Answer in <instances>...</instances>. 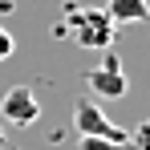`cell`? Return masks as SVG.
Wrapping results in <instances>:
<instances>
[{
    "label": "cell",
    "instance_id": "1",
    "mask_svg": "<svg viewBox=\"0 0 150 150\" xmlns=\"http://www.w3.org/2000/svg\"><path fill=\"white\" fill-rule=\"evenodd\" d=\"M65 33L81 49H110L114 45V21L105 16V8H77V12H69Z\"/></svg>",
    "mask_w": 150,
    "mask_h": 150
},
{
    "label": "cell",
    "instance_id": "2",
    "mask_svg": "<svg viewBox=\"0 0 150 150\" xmlns=\"http://www.w3.org/2000/svg\"><path fill=\"white\" fill-rule=\"evenodd\" d=\"M73 126H77L81 138H110V142L130 146V134H126L122 126H114L110 118H105V110L93 105L89 98H77V101H73Z\"/></svg>",
    "mask_w": 150,
    "mask_h": 150
},
{
    "label": "cell",
    "instance_id": "3",
    "mask_svg": "<svg viewBox=\"0 0 150 150\" xmlns=\"http://www.w3.org/2000/svg\"><path fill=\"white\" fill-rule=\"evenodd\" d=\"M85 85H89L98 98H105V101H118V98L130 93V77L122 73V65H118V57H114V53H110L101 65H93V69L85 73Z\"/></svg>",
    "mask_w": 150,
    "mask_h": 150
},
{
    "label": "cell",
    "instance_id": "4",
    "mask_svg": "<svg viewBox=\"0 0 150 150\" xmlns=\"http://www.w3.org/2000/svg\"><path fill=\"white\" fill-rule=\"evenodd\" d=\"M0 118L12 126H33L37 118H41V101H37V93L28 89V85H12L4 98H0Z\"/></svg>",
    "mask_w": 150,
    "mask_h": 150
},
{
    "label": "cell",
    "instance_id": "5",
    "mask_svg": "<svg viewBox=\"0 0 150 150\" xmlns=\"http://www.w3.org/2000/svg\"><path fill=\"white\" fill-rule=\"evenodd\" d=\"M105 16L114 21V28L118 25H142L150 16V4L146 0H110L105 4Z\"/></svg>",
    "mask_w": 150,
    "mask_h": 150
},
{
    "label": "cell",
    "instance_id": "6",
    "mask_svg": "<svg viewBox=\"0 0 150 150\" xmlns=\"http://www.w3.org/2000/svg\"><path fill=\"white\" fill-rule=\"evenodd\" d=\"M77 150H130V146L110 142V138H81V142H77Z\"/></svg>",
    "mask_w": 150,
    "mask_h": 150
},
{
    "label": "cell",
    "instance_id": "7",
    "mask_svg": "<svg viewBox=\"0 0 150 150\" xmlns=\"http://www.w3.org/2000/svg\"><path fill=\"white\" fill-rule=\"evenodd\" d=\"M130 150H150V118L130 134Z\"/></svg>",
    "mask_w": 150,
    "mask_h": 150
},
{
    "label": "cell",
    "instance_id": "8",
    "mask_svg": "<svg viewBox=\"0 0 150 150\" xmlns=\"http://www.w3.org/2000/svg\"><path fill=\"white\" fill-rule=\"evenodd\" d=\"M12 49H16V41H12V33L0 25V61H8L12 57Z\"/></svg>",
    "mask_w": 150,
    "mask_h": 150
}]
</instances>
